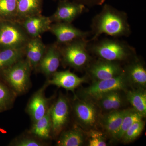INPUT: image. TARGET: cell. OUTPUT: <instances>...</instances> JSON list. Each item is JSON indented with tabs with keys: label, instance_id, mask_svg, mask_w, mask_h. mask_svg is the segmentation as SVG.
I'll return each mask as SVG.
<instances>
[{
	"label": "cell",
	"instance_id": "cell-1",
	"mask_svg": "<svg viewBox=\"0 0 146 146\" xmlns=\"http://www.w3.org/2000/svg\"><path fill=\"white\" fill-rule=\"evenodd\" d=\"M99 13L92 18L90 42L96 41L103 34L114 38L129 37L132 33L125 11L104 3Z\"/></svg>",
	"mask_w": 146,
	"mask_h": 146
},
{
	"label": "cell",
	"instance_id": "cell-2",
	"mask_svg": "<svg viewBox=\"0 0 146 146\" xmlns=\"http://www.w3.org/2000/svg\"><path fill=\"white\" fill-rule=\"evenodd\" d=\"M88 50L97 58L125 64L137 56L136 49L119 38H104L89 42Z\"/></svg>",
	"mask_w": 146,
	"mask_h": 146
},
{
	"label": "cell",
	"instance_id": "cell-3",
	"mask_svg": "<svg viewBox=\"0 0 146 146\" xmlns=\"http://www.w3.org/2000/svg\"><path fill=\"white\" fill-rule=\"evenodd\" d=\"M89 40L81 39L60 46L61 62L76 70H85L94 59L88 50Z\"/></svg>",
	"mask_w": 146,
	"mask_h": 146
},
{
	"label": "cell",
	"instance_id": "cell-4",
	"mask_svg": "<svg viewBox=\"0 0 146 146\" xmlns=\"http://www.w3.org/2000/svg\"><path fill=\"white\" fill-rule=\"evenodd\" d=\"M2 70L3 81L17 96L23 95L28 91L31 84L30 76L32 69L26 59L23 58Z\"/></svg>",
	"mask_w": 146,
	"mask_h": 146
},
{
	"label": "cell",
	"instance_id": "cell-5",
	"mask_svg": "<svg viewBox=\"0 0 146 146\" xmlns=\"http://www.w3.org/2000/svg\"><path fill=\"white\" fill-rule=\"evenodd\" d=\"M71 107L78 126L86 131L97 129L102 113L95 103L75 96Z\"/></svg>",
	"mask_w": 146,
	"mask_h": 146
},
{
	"label": "cell",
	"instance_id": "cell-6",
	"mask_svg": "<svg viewBox=\"0 0 146 146\" xmlns=\"http://www.w3.org/2000/svg\"><path fill=\"white\" fill-rule=\"evenodd\" d=\"M130 84L124 73L120 75L104 80L93 82L90 86L80 89L75 96L79 98L94 101L100 96L115 90L127 91Z\"/></svg>",
	"mask_w": 146,
	"mask_h": 146
},
{
	"label": "cell",
	"instance_id": "cell-7",
	"mask_svg": "<svg viewBox=\"0 0 146 146\" xmlns=\"http://www.w3.org/2000/svg\"><path fill=\"white\" fill-rule=\"evenodd\" d=\"M72 110L70 100L60 94L56 101L50 106L52 138H56L65 129L70 119Z\"/></svg>",
	"mask_w": 146,
	"mask_h": 146
},
{
	"label": "cell",
	"instance_id": "cell-8",
	"mask_svg": "<svg viewBox=\"0 0 146 146\" xmlns=\"http://www.w3.org/2000/svg\"><path fill=\"white\" fill-rule=\"evenodd\" d=\"M22 27L15 21L3 23L0 26V46L3 48L25 47L30 39Z\"/></svg>",
	"mask_w": 146,
	"mask_h": 146
},
{
	"label": "cell",
	"instance_id": "cell-9",
	"mask_svg": "<svg viewBox=\"0 0 146 146\" xmlns=\"http://www.w3.org/2000/svg\"><path fill=\"white\" fill-rule=\"evenodd\" d=\"M85 71L94 82L118 76L123 72V68L119 63L98 58L93 59Z\"/></svg>",
	"mask_w": 146,
	"mask_h": 146
},
{
	"label": "cell",
	"instance_id": "cell-10",
	"mask_svg": "<svg viewBox=\"0 0 146 146\" xmlns=\"http://www.w3.org/2000/svg\"><path fill=\"white\" fill-rule=\"evenodd\" d=\"M50 31L56 36L59 46L81 39H87L91 36L90 31H85L76 27L72 23H54L52 24Z\"/></svg>",
	"mask_w": 146,
	"mask_h": 146
},
{
	"label": "cell",
	"instance_id": "cell-11",
	"mask_svg": "<svg viewBox=\"0 0 146 146\" xmlns=\"http://www.w3.org/2000/svg\"><path fill=\"white\" fill-rule=\"evenodd\" d=\"M88 10L82 4L70 1L60 0L54 13L50 16L52 23H72Z\"/></svg>",
	"mask_w": 146,
	"mask_h": 146
},
{
	"label": "cell",
	"instance_id": "cell-12",
	"mask_svg": "<svg viewBox=\"0 0 146 146\" xmlns=\"http://www.w3.org/2000/svg\"><path fill=\"white\" fill-rule=\"evenodd\" d=\"M49 86L47 81L33 94L27 104L26 111L32 123L42 118L46 113L50 106V101L45 96V90Z\"/></svg>",
	"mask_w": 146,
	"mask_h": 146
},
{
	"label": "cell",
	"instance_id": "cell-13",
	"mask_svg": "<svg viewBox=\"0 0 146 146\" xmlns=\"http://www.w3.org/2000/svg\"><path fill=\"white\" fill-rule=\"evenodd\" d=\"M123 73L132 88L145 89L146 69L145 63L136 56L125 64Z\"/></svg>",
	"mask_w": 146,
	"mask_h": 146
},
{
	"label": "cell",
	"instance_id": "cell-14",
	"mask_svg": "<svg viewBox=\"0 0 146 146\" xmlns=\"http://www.w3.org/2000/svg\"><path fill=\"white\" fill-rule=\"evenodd\" d=\"M47 82L50 85L61 87L74 94V91L78 86L87 81V76L80 77L70 70L56 72Z\"/></svg>",
	"mask_w": 146,
	"mask_h": 146
},
{
	"label": "cell",
	"instance_id": "cell-15",
	"mask_svg": "<svg viewBox=\"0 0 146 146\" xmlns=\"http://www.w3.org/2000/svg\"><path fill=\"white\" fill-rule=\"evenodd\" d=\"M61 62L60 46L55 43L47 48L37 68L46 77H51L57 72Z\"/></svg>",
	"mask_w": 146,
	"mask_h": 146
},
{
	"label": "cell",
	"instance_id": "cell-16",
	"mask_svg": "<svg viewBox=\"0 0 146 146\" xmlns=\"http://www.w3.org/2000/svg\"><path fill=\"white\" fill-rule=\"evenodd\" d=\"M126 91L115 90L110 91L100 96L92 102L96 104L101 112H107L119 110L127 101Z\"/></svg>",
	"mask_w": 146,
	"mask_h": 146
},
{
	"label": "cell",
	"instance_id": "cell-17",
	"mask_svg": "<svg viewBox=\"0 0 146 146\" xmlns=\"http://www.w3.org/2000/svg\"><path fill=\"white\" fill-rule=\"evenodd\" d=\"M52 23L50 17L41 14L31 16L22 21V26L31 38L40 37L46 32L50 30Z\"/></svg>",
	"mask_w": 146,
	"mask_h": 146
},
{
	"label": "cell",
	"instance_id": "cell-18",
	"mask_svg": "<svg viewBox=\"0 0 146 146\" xmlns=\"http://www.w3.org/2000/svg\"><path fill=\"white\" fill-rule=\"evenodd\" d=\"M127 109L119 110L102 114L100 118L99 125L108 136L115 138L121 124Z\"/></svg>",
	"mask_w": 146,
	"mask_h": 146
},
{
	"label": "cell",
	"instance_id": "cell-19",
	"mask_svg": "<svg viewBox=\"0 0 146 146\" xmlns=\"http://www.w3.org/2000/svg\"><path fill=\"white\" fill-rule=\"evenodd\" d=\"M46 50V46L40 37L29 39L25 46V56L32 70L37 68Z\"/></svg>",
	"mask_w": 146,
	"mask_h": 146
},
{
	"label": "cell",
	"instance_id": "cell-20",
	"mask_svg": "<svg viewBox=\"0 0 146 146\" xmlns=\"http://www.w3.org/2000/svg\"><path fill=\"white\" fill-rule=\"evenodd\" d=\"M86 131L78 125H75L68 130H63L58 139L56 146H81L86 141Z\"/></svg>",
	"mask_w": 146,
	"mask_h": 146
},
{
	"label": "cell",
	"instance_id": "cell-21",
	"mask_svg": "<svg viewBox=\"0 0 146 146\" xmlns=\"http://www.w3.org/2000/svg\"><path fill=\"white\" fill-rule=\"evenodd\" d=\"M51 131L52 121L50 106L44 117L33 123L28 133L40 140L45 141L52 138Z\"/></svg>",
	"mask_w": 146,
	"mask_h": 146
},
{
	"label": "cell",
	"instance_id": "cell-22",
	"mask_svg": "<svg viewBox=\"0 0 146 146\" xmlns=\"http://www.w3.org/2000/svg\"><path fill=\"white\" fill-rule=\"evenodd\" d=\"M127 101L132 108L144 118L146 116V91L145 89L132 88L125 91Z\"/></svg>",
	"mask_w": 146,
	"mask_h": 146
},
{
	"label": "cell",
	"instance_id": "cell-23",
	"mask_svg": "<svg viewBox=\"0 0 146 146\" xmlns=\"http://www.w3.org/2000/svg\"><path fill=\"white\" fill-rule=\"evenodd\" d=\"M41 0H17V21L41 14Z\"/></svg>",
	"mask_w": 146,
	"mask_h": 146
},
{
	"label": "cell",
	"instance_id": "cell-24",
	"mask_svg": "<svg viewBox=\"0 0 146 146\" xmlns=\"http://www.w3.org/2000/svg\"><path fill=\"white\" fill-rule=\"evenodd\" d=\"M25 47L19 48H3L0 50V70L13 65L23 58Z\"/></svg>",
	"mask_w": 146,
	"mask_h": 146
},
{
	"label": "cell",
	"instance_id": "cell-25",
	"mask_svg": "<svg viewBox=\"0 0 146 146\" xmlns=\"http://www.w3.org/2000/svg\"><path fill=\"white\" fill-rule=\"evenodd\" d=\"M17 96L4 82L0 80V112L11 109Z\"/></svg>",
	"mask_w": 146,
	"mask_h": 146
},
{
	"label": "cell",
	"instance_id": "cell-26",
	"mask_svg": "<svg viewBox=\"0 0 146 146\" xmlns=\"http://www.w3.org/2000/svg\"><path fill=\"white\" fill-rule=\"evenodd\" d=\"M143 119H144L143 117L133 108L127 109L121 124L116 133L114 139L117 141H120L126 131L134 123Z\"/></svg>",
	"mask_w": 146,
	"mask_h": 146
},
{
	"label": "cell",
	"instance_id": "cell-27",
	"mask_svg": "<svg viewBox=\"0 0 146 146\" xmlns=\"http://www.w3.org/2000/svg\"><path fill=\"white\" fill-rule=\"evenodd\" d=\"M145 126V122L143 119L137 121L127 129L121 140L124 144L129 143L133 142L141 135Z\"/></svg>",
	"mask_w": 146,
	"mask_h": 146
},
{
	"label": "cell",
	"instance_id": "cell-28",
	"mask_svg": "<svg viewBox=\"0 0 146 146\" xmlns=\"http://www.w3.org/2000/svg\"><path fill=\"white\" fill-rule=\"evenodd\" d=\"M0 16L17 20V0H0Z\"/></svg>",
	"mask_w": 146,
	"mask_h": 146
},
{
	"label": "cell",
	"instance_id": "cell-29",
	"mask_svg": "<svg viewBox=\"0 0 146 146\" xmlns=\"http://www.w3.org/2000/svg\"><path fill=\"white\" fill-rule=\"evenodd\" d=\"M44 141L39 139L31 134L23 135L18 136L10 142L11 146H44L47 144Z\"/></svg>",
	"mask_w": 146,
	"mask_h": 146
},
{
	"label": "cell",
	"instance_id": "cell-30",
	"mask_svg": "<svg viewBox=\"0 0 146 146\" xmlns=\"http://www.w3.org/2000/svg\"><path fill=\"white\" fill-rule=\"evenodd\" d=\"M87 138L89 146H106L107 145L105 135L97 129H91L86 131Z\"/></svg>",
	"mask_w": 146,
	"mask_h": 146
},
{
	"label": "cell",
	"instance_id": "cell-31",
	"mask_svg": "<svg viewBox=\"0 0 146 146\" xmlns=\"http://www.w3.org/2000/svg\"><path fill=\"white\" fill-rule=\"evenodd\" d=\"M75 2L82 4L87 8L102 6L104 4L107 0H70Z\"/></svg>",
	"mask_w": 146,
	"mask_h": 146
}]
</instances>
